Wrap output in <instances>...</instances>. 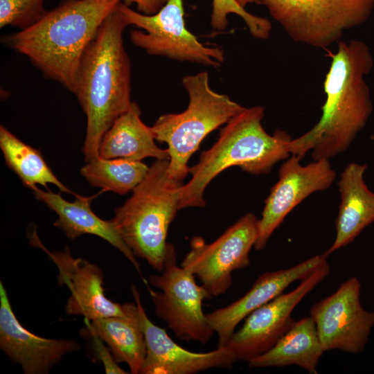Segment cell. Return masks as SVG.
I'll return each instance as SVG.
<instances>
[{"label":"cell","mask_w":374,"mask_h":374,"mask_svg":"<svg viewBox=\"0 0 374 374\" xmlns=\"http://www.w3.org/2000/svg\"><path fill=\"white\" fill-rule=\"evenodd\" d=\"M326 74V101L321 116L314 127L292 139L287 149L302 160L312 151L314 161L329 159L346 151L365 127L373 106L365 77L371 71L373 58L364 42L339 41Z\"/></svg>","instance_id":"cell-1"},{"label":"cell","mask_w":374,"mask_h":374,"mask_svg":"<svg viewBox=\"0 0 374 374\" xmlns=\"http://www.w3.org/2000/svg\"><path fill=\"white\" fill-rule=\"evenodd\" d=\"M231 13L242 18L253 37L261 39L269 37L272 28L270 21L249 13L235 0H213L212 27L217 30H224L228 26L227 17Z\"/></svg>","instance_id":"cell-25"},{"label":"cell","mask_w":374,"mask_h":374,"mask_svg":"<svg viewBox=\"0 0 374 374\" xmlns=\"http://www.w3.org/2000/svg\"><path fill=\"white\" fill-rule=\"evenodd\" d=\"M168 0H122L129 6L135 3L140 13L146 15H152L158 12L160 9L168 2Z\"/></svg>","instance_id":"cell-28"},{"label":"cell","mask_w":374,"mask_h":374,"mask_svg":"<svg viewBox=\"0 0 374 374\" xmlns=\"http://www.w3.org/2000/svg\"><path fill=\"white\" fill-rule=\"evenodd\" d=\"M131 290L137 304L146 344L141 374H193L213 368H231L236 362L226 347L206 353L188 350L175 342L166 330L153 323L142 305L137 288Z\"/></svg>","instance_id":"cell-15"},{"label":"cell","mask_w":374,"mask_h":374,"mask_svg":"<svg viewBox=\"0 0 374 374\" xmlns=\"http://www.w3.org/2000/svg\"><path fill=\"white\" fill-rule=\"evenodd\" d=\"M360 291L359 280L351 277L310 308L324 351L357 354L364 350L374 326V312L362 307Z\"/></svg>","instance_id":"cell-11"},{"label":"cell","mask_w":374,"mask_h":374,"mask_svg":"<svg viewBox=\"0 0 374 374\" xmlns=\"http://www.w3.org/2000/svg\"><path fill=\"white\" fill-rule=\"evenodd\" d=\"M366 168V164L352 162L341 174L338 183L341 203L336 219V236L324 253L327 256L350 244L374 222V193L369 190L364 179Z\"/></svg>","instance_id":"cell-19"},{"label":"cell","mask_w":374,"mask_h":374,"mask_svg":"<svg viewBox=\"0 0 374 374\" xmlns=\"http://www.w3.org/2000/svg\"><path fill=\"white\" fill-rule=\"evenodd\" d=\"M117 10L127 26L143 30H132L130 36L134 45L148 54L215 68L224 62L221 48L204 46L186 28L183 0H168L152 15L136 12L123 1Z\"/></svg>","instance_id":"cell-9"},{"label":"cell","mask_w":374,"mask_h":374,"mask_svg":"<svg viewBox=\"0 0 374 374\" xmlns=\"http://www.w3.org/2000/svg\"><path fill=\"white\" fill-rule=\"evenodd\" d=\"M325 263L292 291L282 293L245 318L242 328L234 332L224 347L236 362H249L269 350L292 326V312L299 303L329 274Z\"/></svg>","instance_id":"cell-12"},{"label":"cell","mask_w":374,"mask_h":374,"mask_svg":"<svg viewBox=\"0 0 374 374\" xmlns=\"http://www.w3.org/2000/svg\"><path fill=\"white\" fill-rule=\"evenodd\" d=\"M92 344L97 358L103 363L106 373L125 374L127 373L118 364L109 348L98 337H93Z\"/></svg>","instance_id":"cell-27"},{"label":"cell","mask_w":374,"mask_h":374,"mask_svg":"<svg viewBox=\"0 0 374 374\" xmlns=\"http://www.w3.org/2000/svg\"><path fill=\"white\" fill-rule=\"evenodd\" d=\"M30 243L49 256L58 270V284L69 290L71 295L66 305L68 314L82 316L90 321L128 312L131 303H115L105 296L103 273L97 265L73 257L67 247L63 251H49L35 231L30 236Z\"/></svg>","instance_id":"cell-14"},{"label":"cell","mask_w":374,"mask_h":374,"mask_svg":"<svg viewBox=\"0 0 374 374\" xmlns=\"http://www.w3.org/2000/svg\"><path fill=\"white\" fill-rule=\"evenodd\" d=\"M141 111L132 102L127 112L120 116L104 134L98 157L105 159L123 158L141 161L146 157L169 159L167 149L159 148L152 127L141 118Z\"/></svg>","instance_id":"cell-21"},{"label":"cell","mask_w":374,"mask_h":374,"mask_svg":"<svg viewBox=\"0 0 374 374\" xmlns=\"http://www.w3.org/2000/svg\"><path fill=\"white\" fill-rule=\"evenodd\" d=\"M126 26L116 8L99 28L78 66L73 94L87 117L82 148L86 163L98 157L104 134L132 103L131 64L123 40Z\"/></svg>","instance_id":"cell-2"},{"label":"cell","mask_w":374,"mask_h":374,"mask_svg":"<svg viewBox=\"0 0 374 374\" xmlns=\"http://www.w3.org/2000/svg\"><path fill=\"white\" fill-rule=\"evenodd\" d=\"M46 0H0V27L24 30L37 23L47 12Z\"/></svg>","instance_id":"cell-26"},{"label":"cell","mask_w":374,"mask_h":374,"mask_svg":"<svg viewBox=\"0 0 374 374\" xmlns=\"http://www.w3.org/2000/svg\"><path fill=\"white\" fill-rule=\"evenodd\" d=\"M371 139L373 140V141H374V134H372V135L371 136Z\"/></svg>","instance_id":"cell-30"},{"label":"cell","mask_w":374,"mask_h":374,"mask_svg":"<svg viewBox=\"0 0 374 374\" xmlns=\"http://www.w3.org/2000/svg\"><path fill=\"white\" fill-rule=\"evenodd\" d=\"M168 159H157L131 197L114 211L111 221L136 257L146 260L159 271L168 242L169 226L179 209L183 181L172 177Z\"/></svg>","instance_id":"cell-5"},{"label":"cell","mask_w":374,"mask_h":374,"mask_svg":"<svg viewBox=\"0 0 374 374\" xmlns=\"http://www.w3.org/2000/svg\"><path fill=\"white\" fill-rule=\"evenodd\" d=\"M149 283L159 290L155 291L148 285L157 317L166 322L177 338L207 344L214 332L202 305L211 296L202 285L197 284L190 271L177 265L171 243L168 244L161 274L150 275Z\"/></svg>","instance_id":"cell-8"},{"label":"cell","mask_w":374,"mask_h":374,"mask_svg":"<svg viewBox=\"0 0 374 374\" xmlns=\"http://www.w3.org/2000/svg\"><path fill=\"white\" fill-rule=\"evenodd\" d=\"M296 155L289 157L279 168L278 181L265 202L262 217L258 220L257 251L263 249L274 231L298 204L317 191L328 189L336 177L328 159L303 166Z\"/></svg>","instance_id":"cell-13"},{"label":"cell","mask_w":374,"mask_h":374,"mask_svg":"<svg viewBox=\"0 0 374 374\" xmlns=\"http://www.w3.org/2000/svg\"><path fill=\"white\" fill-rule=\"evenodd\" d=\"M327 258L325 253L316 255L288 269L265 272L257 278L250 290L241 298L206 314L211 328L217 335V347L226 345L240 321L283 293L292 283L308 278L328 262Z\"/></svg>","instance_id":"cell-16"},{"label":"cell","mask_w":374,"mask_h":374,"mask_svg":"<svg viewBox=\"0 0 374 374\" xmlns=\"http://www.w3.org/2000/svg\"><path fill=\"white\" fill-rule=\"evenodd\" d=\"M263 107L244 108L221 130L219 138L202 152L199 162L190 168L192 177L180 188L179 209L204 207V193L218 174L232 166L252 175L269 173L278 161L287 159L291 136L285 131L269 134L262 125Z\"/></svg>","instance_id":"cell-4"},{"label":"cell","mask_w":374,"mask_h":374,"mask_svg":"<svg viewBox=\"0 0 374 374\" xmlns=\"http://www.w3.org/2000/svg\"><path fill=\"white\" fill-rule=\"evenodd\" d=\"M148 169L149 166L141 161L98 157L87 162L80 172L91 186L101 188L103 191L125 195L144 179Z\"/></svg>","instance_id":"cell-24"},{"label":"cell","mask_w":374,"mask_h":374,"mask_svg":"<svg viewBox=\"0 0 374 374\" xmlns=\"http://www.w3.org/2000/svg\"><path fill=\"white\" fill-rule=\"evenodd\" d=\"M0 148L7 166L26 187L32 190L40 185L49 190L48 185L53 184L61 192L79 196L56 177L39 150L23 142L2 125L0 126Z\"/></svg>","instance_id":"cell-23"},{"label":"cell","mask_w":374,"mask_h":374,"mask_svg":"<svg viewBox=\"0 0 374 374\" xmlns=\"http://www.w3.org/2000/svg\"><path fill=\"white\" fill-rule=\"evenodd\" d=\"M35 197L57 215L54 226L61 229L66 237L73 240L84 234L100 237L120 251L142 275L135 255L123 240L110 220L100 218L90 205L93 197L78 196L73 202L64 199L61 193L43 190L38 186L32 189Z\"/></svg>","instance_id":"cell-18"},{"label":"cell","mask_w":374,"mask_h":374,"mask_svg":"<svg viewBox=\"0 0 374 374\" xmlns=\"http://www.w3.org/2000/svg\"><path fill=\"white\" fill-rule=\"evenodd\" d=\"M311 316L294 321L267 351L248 362L249 367H283L296 365L310 374L317 373L324 353Z\"/></svg>","instance_id":"cell-22"},{"label":"cell","mask_w":374,"mask_h":374,"mask_svg":"<svg viewBox=\"0 0 374 374\" xmlns=\"http://www.w3.org/2000/svg\"><path fill=\"white\" fill-rule=\"evenodd\" d=\"M257 238L258 220L247 213L213 242L193 238L181 265L201 281L211 297L224 294L231 286L232 273L249 265V253Z\"/></svg>","instance_id":"cell-10"},{"label":"cell","mask_w":374,"mask_h":374,"mask_svg":"<svg viewBox=\"0 0 374 374\" xmlns=\"http://www.w3.org/2000/svg\"><path fill=\"white\" fill-rule=\"evenodd\" d=\"M240 6L245 8V6L249 3H253L258 2V0H235Z\"/></svg>","instance_id":"cell-29"},{"label":"cell","mask_w":374,"mask_h":374,"mask_svg":"<svg viewBox=\"0 0 374 374\" xmlns=\"http://www.w3.org/2000/svg\"><path fill=\"white\" fill-rule=\"evenodd\" d=\"M122 0H64L35 24L4 37L43 74L74 93L79 64L105 19Z\"/></svg>","instance_id":"cell-3"},{"label":"cell","mask_w":374,"mask_h":374,"mask_svg":"<svg viewBox=\"0 0 374 374\" xmlns=\"http://www.w3.org/2000/svg\"><path fill=\"white\" fill-rule=\"evenodd\" d=\"M295 42L326 48L364 23L374 0H258Z\"/></svg>","instance_id":"cell-7"},{"label":"cell","mask_w":374,"mask_h":374,"mask_svg":"<svg viewBox=\"0 0 374 374\" xmlns=\"http://www.w3.org/2000/svg\"><path fill=\"white\" fill-rule=\"evenodd\" d=\"M182 84L189 96L186 109L163 114L152 126L155 140L168 145L170 175L179 181L189 173L188 161L204 138L245 108L213 91L207 71L186 75Z\"/></svg>","instance_id":"cell-6"},{"label":"cell","mask_w":374,"mask_h":374,"mask_svg":"<svg viewBox=\"0 0 374 374\" xmlns=\"http://www.w3.org/2000/svg\"><path fill=\"white\" fill-rule=\"evenodd\" d=\"M0 348L26 374L48 373L64 355L80 350L72 340L44 338L25 328L17 319L1 281Z\"/></svg>","instance_id":"cell-17"},{"label":"cell","mask_w":374,"mask_h":374,"mask_svg":"<svg viewBox=\"0 0 374 374\" xmlns=\"http://www.w3.org/2000/svg\"><path fill=\"white\" fill-rule=\"evenodd\" d=\"M84 323L85 335L106 343L116 362L126 363L131 373H141L146 344L136 303H131L125 315L84 319Z\"/></svg>","instance_id":"cell-20"}]
</instances>
